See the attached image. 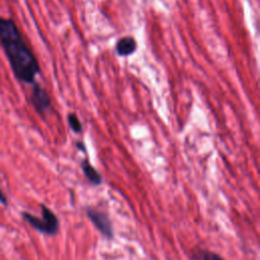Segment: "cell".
Listing matches in <instances>:
<instances>
[{
  "label": "cell",
  "instance_id": "obj_1",
  "mask_svg": "<svg viewBox=\"0 0 260 260\" xmlns=\"http://www.w3.org/2000/svg\"><path fill=\"white\" fill-rule=\"evenodd\" d=\"M0 44L15 77L24 83L34 84L36 76L40 73L39 62L15 22L2 16H0Z\"/></svg>",
  "mask_w": 260,
  "mask_h": 260
},
{
  "label": "cell",
  "instance_id": "obj_6",
  "mask_svg": "<svg viewBox=\"0 0 260 260\" xmlns=\"http://www.w3.org/2000/svg\"><path fill=\"white\" fill-rule=\"evenodd\" d=\"M137 49V43L133 37L126 36L120 39L116 45V52L119 56L126 57L133 54Z\"/></svg>",
  "mask_w": 260,
  "mask_h": 260
},
{
  "label": "cell",
  "instance_id": "obj_10",
  "mask_svg": "<svg viewBox=\"0 0 260 260\" xmlns=\"http://www.w3.org/2000/svg\"><path fill=\"white\" fill-rule=\"evenodd\" d=\"M76 147L80 150V151H83V152H86V147L84 145V143L82 141H77L76 142Z\"/></svg>",
  "mask_w": 260,
  "mask_h": 260
},
{
  "label": "cell",
  "instance_id": "obj_3",
  "mask_svg": "<svg viewBox=\"0 0 260 260\" xmlns=\"http://www.w3.org/2000/svg\"><path fill=\"white\" fill-rule=\"evenodd\" d=\"M86 216L94 225V228L108 240H112L114 238V229L112 220L110 219L107 212L92 208L86 207L85 209Z\"/></svg>",
  "mask_w": 260,
  "mask_h": 260
},
{
  "label": "cell",
  "instance_id": "obj_7",
  "mask_svg": "<svg viewBox=\"0 0 260 260\" xmlns=\"http://www.w3.org/2000/svg\"><path fill=\"white\" fill-rule=\"evenodd\" d=\"M194 260H224L220 255L207 249H196L192 255Z\"/></svg>",
  "mask_w": 260,
  "mask_h": 260
},
{
  "label": "cell",
  "instance_id": "obj_5",
  "mask_svg": "<svg viewBox=\"0 0 260 260\" xmlns=\"http://www.w3.org/2000/svg\"><path fill=\"white\" fill-rule=\"evenodd\" d=\"M81 170L87 181L93 186H100L103 183V177L100 172L89 162L87 158H84L80 162Z\"/></svg>",
  "mask_w": 260,
  "mask_h": 260
},
{
  "label": "cell",
  "instance_id": "obj_4",
  "mask_svg": "<svg viewBox=\"0 0 260 260\" xmlns=\"http://www.w3.org/2000/svg\"><path fill=\"white\" fill-rule=\"evenodd\" d=\"M30 103L35 110L40 114L44 115L48 111H50L52 107L51 99L48 91L39 83L35 82L32 84L31 94H30Z\"/></svg>",
  "mask_w": 260,
  "mask_h": 260
},
{
  "label": "cell",
  "instance_id": "obj_9",
  "mask_svg": "<svg viewBox=\"0 0 260 260\" xmlns=\"http://www.w3.org/2000/svg\"><path fill=\"white\" fill-rule=\"evenodd\" d=\"M7 198H6V196H5V194H4V192L0 189V203H2L3 205H7Z\"/></svg>",
  "mask_w": 260,
  "mask_h": 260
},
{
  "label": "cell",
  "instance_id": "obj_2",
  "mask_svg": "<svg viewBox=\"0 0 260 260\" xmlns=\"http://www.w3.org/2000/svg\"><path fill=\"white\" fill-rule=\"evenodd\" d=\"M42 217H38L26 211L21 213L23 219L40 233L48 236H55L59 231V219L57 215L45 204H41Z\"/></svg>",
  "mask_w": 260,
  "mask_h": 260
},
{
  "label": "cell",
  "instance_id": "obj_8",
  "mask_svg": "<svg viewBox=\"0 0 260 260\" xmlns=\"http://www.w3.org/2000/svg\"><path fill=\"white\" fill-rule=\"evenodd\" d=\"M67 121H68V125L70 127V129L74 132V133H81L82 132V125L81 122L79 121L77 115L75 113H70L67 116Z\"/></svg>",
  "mask_w": 260,
  "mask_h": 260
}]
</instances>
